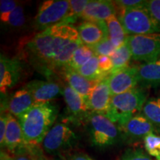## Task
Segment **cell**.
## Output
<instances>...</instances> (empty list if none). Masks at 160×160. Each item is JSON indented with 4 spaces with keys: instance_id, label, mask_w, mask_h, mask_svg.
<instances>
[{
    "instance_id": "cell-1",
    "label": "cell",
    "mask_w": 160,
    "mask_h": 160,
    "mask_svg": "<svg viewBox=\"0 0 160 160\" xmlns=\"http://www.w3.org/2000/svg\"><path fill=\"white\" fill-rule=\"evenodd\" d=\"M77 28L62 22L42 31L28 43L27 50L32 63L45 75H51L57 69L61 53L70 44L79 41Z\"/></svg>"
},
{
    "instance_id": "cell-2",
    "label": "cell",
    "mask_w": 160,
    "mask_h": 160,
    "mask_svg": "<svg viewBox=\"0 0 160 160\" xmlns=\"http://www.w3.org/2000/svg\"><path fill=\"white\" fill-rule=\"evenodd\" d=\"M59 113L58 105L52 102L34 105L22 116L17 118L25 145L38 146L53 127Z\"/></svg>"
},
{
    "instance_id": "cell-3",
    "label": "cell",
    "mask_w": 160,
    "mask_h": 160,
    "mask_svg": "<svg viewBox=\"0 0 160 160\" xmlns=\"http://www.w3.org/2000/svg\"><path fill=\"white\" fill-rule=\"evenodd\" d=\"M148 97V91L141 87L113 96L106 117L119 128L122 127L132 117L142 113Z\"/></svg>"
},
{
    "instance_id": "cell-4",
    "label": "cell",
    "mask_w": 160,
    "mask_h": 160,
    "mask_svg": "<svg viewBox=\"0 0 160 160\" xmlns=\"http://www.w3.org/2000/svg\"><path fill=\"white\" fill-rule=\"evenodd\" d=\"M87 124L90 140L95 147L106 148L122 139L119 128L105 115L91 113Z\"/></svg>"
},
{
    "instance_id": "cell-5",
    "label": "cell",
    "mask_w": 160,
    "mask_h": 160,
    "mask_svg": "<svg viewBox=\"0 0 160 160\" xmlns=\"http://www.w3.org/2000/svg\"><path fill=\"white\" fill-rule=\"evenodd\" d=\"M126 34L145 35L160 33V24L145 8L120 11L117 15Z\"/></svg>"
},
{
    "instance_id": "cell-6",
    "label": "cell",
    "mask_w": 160,
    "mask_h": 160,
    "mask_svg": "<svg viewBox=\"0 0 160 160\" xmlns=\"http://www.w3.org/2000/svg\"><path fill=\"white\" fill-rule=\"evenodd\" d=\"M70 1L68 0H48L39 6L35 17L36 27L44 30L62 22L73 23Z\"/></svg>"
},
{
    "instance_id": "cell-7",
    "label": "cell",
    "mask_w": 160,
    "mask_h": 160,
    "mask_svg": "<svg viewBox=\"0 0 160 160\" xmlns=\"http://www.w3.org/2000/svg\"><path fill=\"white\" fill-rule=\"evenodd\" d=\"M126 41L135 61L148 63L160 57V33L128 36Z\"/></svg>"
},
{
    "instance_id": "cell-8",
    "label": "cell",
    "mask_w": 160,
    "mask_h": 160,
    "mask_svg": "<svg viewBox=\"0 0 160 160\" xmlns=\"http://www.w3.org/2000/svg\"><path fill=\"white\" fill-rule=\"evenodd\" d=\"M77 141V135L68 126L64 123H57L45 136L42 148L46 153L58 154L73 148Z\"/></svg>"
},
{
    "instance_id": "cell-9",
    "label": "cell",
    "mask_w": 160,
    "mask_h": 160,
    "mask_svg": "<svg viewBox=\"0 0 160 160\" xmlns=\"http://www.w3.org/2000/svg\"><path fill=\"white\" fill-rule=\"evenodd\" d=\"M122 139L128 142H134L144 139L156 131L152 123L142 114L139 113L126 122L122 127L119 128Z\"/></svg>"
},
{
    "instance_id": "cell-10",
    "label": "cell",
    "mask_w": 160,
    "mask_h": 160,
    "mask_svg": "<svg viewBox=\"0 0 160 160\" xmlns=\"http://www.w3.org/2000/svg\"><path fill=\"white\" fill-rule=\"evenodd\" d=\"M34 100L35 105L51 102V100L63 95V87L53 81L33 80L25 86Z\"/></svg>"
},
{
    "instance_id": "cell-11",
    "label": "cell",
    "mask_w": 160,
    "mask_h": 160,
    "mask_svg": "<svg viewBox=\"0 0 160 160\" xmlns=\"http://www.w3.org/2000/svg\"><path fill=\"white\" fill-rule=\"evenodd\" d=\"M139 65H131L109 76V87L112 97L136 88L138 85Z\"/></svg>"
},
{
    "instance_id": "cell-12",
    "label": "cell",
    "mask_w": 160,
    "mask_h": 160,
    "mask_svg": "<svg viewBox=\"0 0 160 160\" xmlns=\"http://www.w3.org/2000/svg\"><path fill=\"white\" fill-rule=\"evenodd\" d=\"M109 77L99 80L88 100V107L92 113L107 115L112 95L109 87Z\"/></svg>"
},
{
    "instance_id": "cell-13",
    "label": "cell",
    "mask_w": 160,
    "mask_h": 160,
    "mask_svg": "<svg viewBox=\"0 0 160 160\" xmlns=\"http://www.w3.org/2000/svg\"><path fill=\"white\" fill-rule=\"evenodd\" d=\"M21 62L17 59H9L1 54L0 57V91L5 95L17 85L21 77Z\"/></svg>"
},
{
    "instance_id": "cell-14",
    "label": "cell",
    "mask_w": 160,
    "mask_h": 160,
    "mask_svg": "<svg viewBox=\"0 0 160 160\" xmlns=\"http://www.w3.org/2000/svg\"><path fill=\"white\" fill-rule=\"evenodd\" d=\"M77 28L82 42L89 47L97 45L109 37L106 22L85 21Z\"/></svg>"
},
{
    "instance_id": "cell-15",
    "label": "cell",
    "mask_w": 160,
    "mask_h": 160,
    "mask_svg": "<svg viewBox=\"0 0 160 160\" xmlns=\"http://www.w3.org/2000/svg\"><path fill=\"white\" fill-rule=\"evenodd\" d=\"M63 97L70 117L73 121L87 119L91 114L87 103L68 84L63 86Z\"/></svg>"
},
{
    "instance_id": "cell-16",
    "label": "cell",
    "mask_w": 160,
    "mask_h": 160,
    "mask_svg": "<svg viewBox=\"0 0 160 160\" xmlns=\"http://www.w3.org/2000/svg\"><path fill=\"white\" fill-rule=\"evenodd\" d=\"M117 15V8L113 1L92 0L85 8L81 18L87 22H106L111 16Z\"/></svg>"
},
{
    "instance_id": "cell-17",
    "label": "cell",
    "mask_w": 160,
    "mask_h": 160,
    "mask_svg": "<svg viewBox=\"0 0 160 160\" xmlns=\"http://www.w3.org/2000/svg\"><path fill=\"white\" fill-rule=\"evenodd\" d=\"M62 72L68 85L81 96L84 101L87 103L91 92L99 81L87 79L68 66L62 68Z\"/></svg>"
},
{
    "instance_id": "cell-18",
    "label": "cell",
    "mask_w": 160,
    "mask_h": 160,
    "mask_svg": "<svg viewBox=\"0 0 160 160\" xmlns=\"http://www.w3.org/2000/svg\"><path fill=\"white\" fill-rule=\"evenodd\" d=\"M34 105V100L31 93L24 87L11 95L5 105V108L10 114L19 118Z\"/></svg>"
},
{
    "instance_id": "cell-19",
    "label": "cell",
    "mask_w": 160,
    "mask_h": 160,
    "mask_svg": "<svg viewBox=\"0 0 160 160\" xmlns=\"http://www.w3.org/2000/svg\"><path fill=\"white\" fill-rule=\"evenodd\" d=\"M25 145L22 130L19 120L8 113L3 147H5L8 151L15 153Z\"/></svg>"
},
{
    "instance_id": "cell-20",
    "label": "cell",
    "mask_w": 160,
    "mask_h": 160,
    "mask_svg": "<svg viewBox=\"0 0 160 160\" xmlns=\"http://www.w3.org/2000/svg\"><path fill=\"white\" fill-rule=\"evenodd\" d=\"M138 85L145 89L160 85V57L154 62L139 65Z\"/></svg>"
},
{
    "instance_id": "cell-21",
    "label": "cell",
    "mask_w": 160,
    "mask_h": 160,
    "mask_svg": "<svg viewBox=\"0 0 160 160\" xmlns=\"http://www.w3.org/2000/svg\"><path fill=\"white\" fill-rule=\"evenodd\" d=\"M108 31V37L111 42L118 48L126 42L128 35L126 34L122 25L119 22L117 15H113L106 21Z\"/></svg>"
},
{
    "instance_id": "cell-22",
    "label": "cell",
    "mask_w": 160,
    "mask_h": 160,
    "mask_svg": "<svg viewBox=\"0 0 160 160\" xmlns=\"http://www.w3.org/2000/svg\"><path fill=\"white\" fill-rule=\"evenodd\" d=\"M111 59L113 62V70L111 74L129 67L130 62L132 59V54L127 41L122 45L117 48L114 53L111 57Z\"/></svg>"
},
{
    "instance_id": "cell-23",
    "label": "cell",
    "mask_w": 160,
    "mask_h": 160,
    "mask_svg": "<svg viewBox=\"0 0 160 160\" xmlns=\"http://www.w3.org/2000/svg\"><path fill=\"white\" fill-rule=\"evenodd\" d=\"M142 113L152 123L156 131L160 132V97L149 98Z\"/></svg>"
},
{
    "instance_id": "cell-24",
    "label": "cell",
    "mask_w": 160,
    "mask_h": 160,
    "mask_svg": "<svg viewBox=\"0 0 160 160\" xmlns=\"http://www.w3.org/2000/svg\"><path fill=\"white\" fill-rule=\"evenodd\" d=\"M94 56L95 53L91 48L82 44L73 53V57L68 66L74 71H77Z\"/></svg>"
},
{
    "instance_id": "cell-25",
    "label": "cell",
    "mask_w": 160,
    "mask_h": 160,
    "mask_svg": "<svg viewBox=\"0 0 160 160\" xmlns=\"http://www.w3.org/2000/svg\"><path fill=\"white\" fill-rule=\"evenodd\" d=\"M76 71L82 77L94 81H99L107 77L100 71L99 68V57L96 55Z\"/></svg>"
},
{
    "instance_id": "cell-26",
    "label": "cell",
    "mask_w": 160,
    "mask_h": 160,
    "mask_svg": "<svg viewBox=\"0 0 160 160\" xmlns=\"http://www.w3.org/2000/svg\"><path fill=\"white\" fill-rule=\"evenodd\" d=\"M2 22L14 28H19L23 26L25 23V16L22 6L18 5L17 7L7 16Z\"/></svg>"
},
{
    "instance_id": "cell-27",
    "label": "cell",
    "mask_w": 160,
    "mask_h": 160,
    "mask_svg": "<svg viewBox=\"0 0 160 160\" xmlns=\"http://www.w3.org/2000/svg\"><path fill=\"white\" fill-rule=\"evenodd\" d=\"M143 142L148 153L160 160V136L151 133L144 139Z\"/></svg>"
},
{
    "instance_id": "cell-28",
    "label": "cell",
    "mask_w": 160,
    "mask_h": 160,
    "mask_svg": "<svg viewBox=\"0 0 160 160\" xmlns=\"http://www.w3.org/2000/svg\"><path fill=\"white\" fill-rule=\"evenodd\" d=\"M95 55L100 57V56H104V57H111L112 55L114 53V52L117 48L111 42V39L109 37L106 38L101 42L97 44V45L91 47Z\"/></svg>"
},
{
    "instance_id": "cell-29",
    "label": "cell",
    "mask_w": 160,
    "mask_h": 160,
    "mask_svg": "<svg viewBox=\"0 0 160 160\" xmlns=\"http://www.w3.org/2000/svg\"><path fill=\"white\" fill-rule=\"evenodd\" d=\"M113 3L117 9L120 11L145 8L147 1L143 0H118L113 1Z\"/></svg>"
},
{
    "instance_id": "cell-30",
    "label": "cell",
    "mask_w": 160,
    "mask_h": 160,
    "mask_svg": "<svg viewBox=\"0 0 160 160\" xmlns=\"http://www.w3.org/2000/svg\"><path fill=\"white\" fill-rule=\"evenodd\" d=\"M121 160H152L141 148H128L122 155Z\"/></svg>"
},
{
    "instance_id": "cell-31",
    "label": "cell",
    "mask_w": 160,
    "mask_h": 160,
    "mask_svg": "<svg viewBox=\"0 0 160 160\" xmlns=\"http://www.w3.org/2000/svg\"><path fill=\"white\" fill-rule=\"evenodd\" d=\"M89 2V0H71L70 5H71L72 18L75 20L77 17L81 18Z\"/></svg>"
},
{
    "instance_id": "cell-32",
    "label": "cell",
    "mask_w": 160,
    "mask_h": 160,
    "mask_svg": "<svg viewBox=\"0 0 160 160\" xmlns=\"http://www.w3.org/2000/svg\"><path fill=\"white\" fill-rule=\"evenodd\" d=\"M18 6L17 2L13 0H1L0 2V18L2 22L7 16Z\"/></svg>"
},
{
    "instance_id": "cell-33",
    "label": "cell",
    "mask_w": 160,
    "mask_h": 160,
    "mask_svg": "<svg viewBox=\"0 0 160 160\" xmlns=\"http://www.w3.org/2000/svg\"><path fill=\"white\" fill-rule=\"evenodd\" d=\"M99 57V68L100 71L105 77H109L113 70V62L111 57L100 56Z\"/></svg>"
},
{
    "instance_id": "cell-34",
    "label": "cell",
    "mask_w": 160,
    "mask_h": 160,
    "mask_svg": "<svg viewBox=\"0 0 160 160\" xmlns=\"http://www.w3.org/2000/svg\"><path fill=\"white\" fill-rule=\"evenodd\" d=\"M146 8L148 10L152 17L160 24V0L147 1Z\"/></svg>"
},
{
    "instance_id": "cell-35",
    "label": "cell",
    "mask_w": 160,
    "mask_h": 160,
    "mask_svg": "<svg viewBox=\"0 0 160 160\" xmlns=\"http://www.w3.org/2000/svg\"><path fill=\"white\" fill-rule=\"evenodd\" d=\"M8 113H5V111H1V117H0V144H1V147H3L4 142H5L8 123Z\"/></svg>"
},
{
    "instance_id": "cell-36",
    "label": "cell",
    "mask_w": 160,
    "mask_h": 160,
    "mask_svg": "<svg viewBox=\"0 0 160 160\" xmlns=\"http://www.w3.org/2000/svg\"><path fill=\"white\" fill-rule=\"evenodd\" d=\"M70 160H93L91 157H90L88 155L82 153H78L73 155L71 157Z\"/></svg>"
},
{
    "instance_id": "cell-37",
    "label": "cell",
    "mask_w": 160,
    "mask_h": 160,
    "mask_svg": "<svg viewBox=\"0 0 160 160\" xmlns=\"http://www.w3.org/2000/svg\"><path fill=\"white\" fill-rule=\"evenodd\" d=\"M13 159V160H33L28 155H25L24 153H18Z\"/></svg>"
},
{
    "instance_id": "cell-38",
    "label": "cell",
    "mask_w": 160,
    "mask_h": 160,
    "mask_svg": "<svg viewBox=\"0 0 160 160\" xmlns=\"http://www.w3.org/2000/svg\"><path fill=\"white\" fill-rule=\"evenodd\" d=\"M1 160H13V157H11L5 152H1Z\"/></svg>"
}]
</instances>
